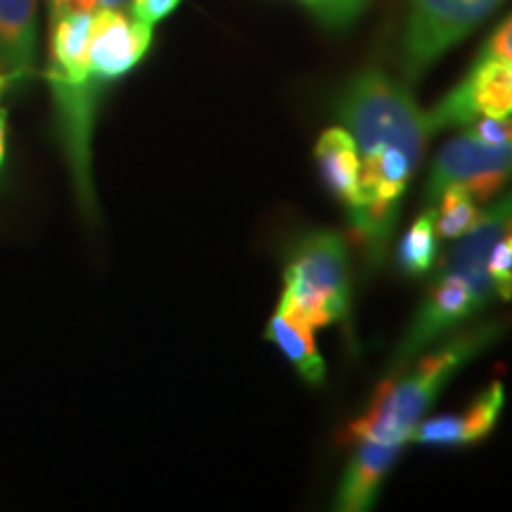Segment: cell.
<instances>
[{
  "label": "cell",
  "instance_id": "6da1fadb",
  "mask_svg": "<svg viewBox=\"0 0 512 512\" xmlns=\"http://www.w3.org/2000/svg\"><path fill=\"white\" fill-rule=\"evenodd\" d=\"M337 117L354 138L361 162L358 204L349 211V221L368 259L377 261L392 238L401 200L432 136L427 112L403 83L380 69H368L339 95Z\"/></svg>",
  "mask_w": 512,
  "mask_h": 512
},
{
  "label": "cell",
  "instance_id": "7a4b0ae2",
  "mask_svg": "<svg viewBox=\"0 0 512 512\" xmlns=\"http://www.w3.org/2000/svg\"><path fill=\"white\" fill-rule=\"evenodd\" d=\"M498 325H477L448 337L439 349L427 351L413 370H392L370 401L368 411L344 432L349 444H411V434L422 415L432 408L446 382L496 337Z\"/></svg>",
  "mask_w": 512,
  "mask_h": 512
},
{
  "label": "cell",
  "instance_id": "3957f363",
  "mask_svg": "<svg viewBox=\"0 0 512 512\" xmlns=\"http://www.w3.org/2000/svg\"><path fill=\"white\" fill-rule=\"evenodd\" d=\"M280 299L313 330L347 318L349 254L337 233L318 230L294 247Z\"/></svg>",
  "mask_w": 512,
  "mask_h": 512
},
{
  "label": "cell",
  "instance_id": "277c9868",
  "mask_svg": "<svg viewBox=\"0 0 512 512\" xmlns=\"http://www.w3.org/2000/svg\"><path fill=\"white\" fill-rule=\"evenodd\" d=\"M508 181H512V114L505 119H477L441 147L425 200L432 207L448 185H463L477 202H486Z\"/></svg>",
  "mask_w": 512,
  "mask_h": 512
},
{
  "label": "cell",
  "instance_id": "5b68a950",
  "mask_svg": "<svg viewBox=\"0 0 512 512\" xmlns=\"http://www.w3.org/2000/svg\"><path fill=\"white\" fill-rule=\"evenodd\" d=\"M503 0H411L403 36V72L415 81L470 34Z\"/></svg>",
  "mask_w": 512,
  "mask_h": 512
},
{
  "label": "cell",
  "instance_id": "8992f818",
  "mask_svg": "<svg viewBox=\"0 0 512 512\" xmlns=\"http://www.w3.org/2000/svg\"><path fill=\"white\" fill-rule=\"evenodd\" d=\"M512 114V62L479 57L463 81L427 112L430 131L470 126L477 119H505Z\"/></svg>",
  "mask_w": 512,
  "mask_h": 512
},
{
  "label": "cell",
  "instance_id": "52a82bcc",
  "mask_svg": "<svg viewBox=\"0 0 512 512\" xmlns=\"http://www.w3.org/2000/svg\"><path fill=\"white\" fill-rule=\"evenodd\" d=\"M155 29L121 8H100L93 15L88 64L98 83L117 81L138 67L152 46Z\"/></svg>",
  "mask_w": 512,
  "mask_h": 512
},
{
  "label": "cell",
  "instance_id": "ba28073f",
  "mask_svg": "<svg viewBox=\"0 0 512 512\" xmlns=\"http://www.w3.org/2000/svg\"><path fill=\"white\" fill-rule=\"evenodd\" d=\"M508 233H512V192L479 214L475 228L465 233L458 245L451 249L439 273L465 280L486 306L491 299H496L489 278H486V256Z\"/></svg>",
  "mask_w": 512,
  "mask_h": 512
},
{
  "label": "cell",
  "instance_id": "9c48e42d",
  "mask_svg": "<svg viewBox=\"0 0 512 512\" xmlns=\"http://www.w3.org/2000/svg\"><path fill=\"white\" fill-rule=\"evenodd\" d=\"M505 389L501 382H491L463 413L439 415V418L418 422L411 434L415 444L427 446H470L482 441L496 427L503 411Z\"/></svg>",
  "mask_w": 512,
  "mask_h": 512
},
{
  "label": "cell",
  "instance_id": "30bf717a",
  "mask_svg": "<svg viewBox=\"0 0 512 512\" xmlns=\"http://www.w3.org/2000/svg\"><path fill=\"white\" fill-rule=\"evenodd\" d=\"M403 444H380V441H356L347 470L339 482L335 508L344 512H361L373 505L382 479L401 456Z\"/></svg>",
  "mask_w": 512,
  "mask_h": 512
},
{
  "label": "cell",
  "instance_id": "8fae6325",
  "mask_svg": "<svg viewBox=\"0 0 512 512\" xmlns=\"http://www.w3.org/2000/svg\"><path fill=\"white\" fill-rule=\"evenodd\" d=\"M38 0H0V72L27 81L36 67Z\"/></svg>",
  "mask_w": 512,
  "mask_h": 512
},
{
  "label": "cell",
  "instance_id": "7c38bea8",
  "mask_svg": "<svg viewBox=\"0 0 512 512\" xmlns=\"http://www.w3.org/2000/svg\"><path fill=\"white\" fill-rule=\"evenodd\" d=\"M316 164L325 185L347 211L358 204V178L361 162L354 138L344 126L325 128L316 143Z\"/></svg>",
  "mask_w": 512,
  "mask_h": 512
},
{
  "label": "cell",
  "instance_id": "4fadbf2b",
  "mask_svg": "<svg viewBox=\"0 0 512 512\" xmlns=\"http://www.w3.org/2000/svg\"><path fill=\"white\" fill-rule=\"evenodd\" d=\"M266 337L283 351L287 361L309 384H320L325 377V361L318 354L313 328L280 299L275 313L268 320Z\"/></svg>",
  "mask_w": 512,
  "mask_h": 512
},
{
  "label": "cell",
  "instance_id": "5bb4252c",
  "mask_svg": "<svg viewBox=\"0 0 512 512\" xmlns=\"http://www.w3.org/2000/svg\"><path fill=\"white\" fill-rule=\"evenodd\" d=\"M432 209L437 235L446 240H460L465 233H470L479 221V214H482L477 207V200L463 185H448V188L441 190Z\"/></svg>",
  "mask_w": 512,
  "mask_h": 512
},
{
  "label": "cell",
  "instance_id": "9a60e30c",
  "mask_svg": "<svg viewBox=\"0 0 512 512\" xmlns=\"http://www.w3.org/2000/svg\"><path fill=\"white\" fill-rule=\"evenodd\" d=\"M434 259H437V226H434V209L427 207L403 235L399 266L406 275L420 278L430 271Z\"/></svg>",
  "mask_w": 512,
  "mask_h": 512
},
{
  "label": "cell",
  "instance_id": "2e32d148",
  "mask_svg": "<svg viewBox=\"0 0 512 512\" xmlns=\"http://www.w3.org/2000/svg\"><path fill=\"white\" fill-rule=\"evenodd\" d=\"M486 278H489L494 297L508 302L512 297V233L491 247L486 256Z\"/></svg>",
  "mask_w": 512,
  "mask_h": 512
},
{
  "label": "cell",
  "instance_id": "e0dca14e",
  "mask_svg": "<svg viewBox=\"0 0 512 512\" xmlns=\"http://www.w3.org/2000/svg\"><path fill=\"white\" fill-rule=\"evenodd\" d=\"M178 5H181V0H128L131 15L152 29H155L162 19L169 17L171 12H176Z\"/></svg>",
  "mask_w": 512,
  "mask_h": 512
},
{
  "label": "cell",
  "instance_id": "ac0fdd59",
  "mask_svg": "<svg viewBox=\"0 0 512 512\" xmlns=\"http://www.w3.org/2000/svg\"><path fill=\"white\" fill-rule=\"evenodd\" d=\"M479 57H498V60L512 62V15L491 34Z\"/></svg>",
  "mask_w": 512,
  "mask_h": 512
},
{
  "label": "cell",
  "instance_id": "d6986e66",
  "mask_svg": "<svg viewBox=\"0 0 512 512\" xmlns=\"http://www.w3.org/2000/svg\"><path fill=\"white\" fill-rule=\"evenodd\" d=\"M5 136H8V117L0 110V166H3L5 159Z\"/></svg>",
  "mask_w": 512,
  "mask_h": 512
},
{
  "label": "cell",
  "instance_id": "ffe728a7",
  "mask_svg": "<svg viewBox=\"0 0 512 512\" xmlns=\"http://www.w3.org/2000/svg\"><path fill=\"white\" fill-rule=\"evenodd\" d=\"M100 8H124L128 5V0H98Z\"/></svg>",
  "mask_w": 512,
  "mask_h": 512
},
{
  "label": "cell",
  "instance_id": "44dd1931",
  "mask_svg": "<svg viewBox=\"0 0 512 512\" xmlns=\"http://www.w3.org/2000/svg\"><path fill=\"white\" fill-rule=\"evenodd\" d=\"M64 3H67V0H48V12H50V17H55L57 12H60V10L64 8Z\"/></svg>",
  "mask_w": 512,
  "mask_h": 512
},
{
  "label": "cell",
  "instance_id": "7402d4cb",
  "mask_svg": "<svg viewBox=\"0 0 512 512\" xmlns=\"http://www.w3.org/2000/svg\"><path fill=\"white\" fill-rule=\"evenodd\" d=\"M12 86V81L8 79V76H5L3 72H0V98H3V93L8 91V88Z\"/></svg>",
  "mask_w": 512,
  "mask_h": 512
},
{
  "label": "cell",
  "instance_id": "603a6c76",
  "mask_svg": "<svg viewBox=\"0 0 512 512\" xmlns=\"http://www.w3.org/2000/svg\"><path fill=\"white\" fill-rule=\"evenodd\" d=\"M304 3H306V5H309V8H311V5H313V0H304Z\"/></svg>",
  "mask_w": 512,
  "mask_h": 512
}]
</instances>
